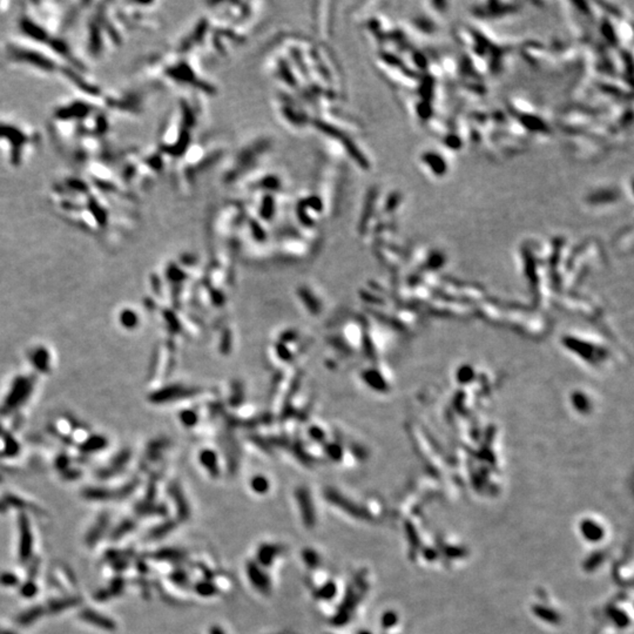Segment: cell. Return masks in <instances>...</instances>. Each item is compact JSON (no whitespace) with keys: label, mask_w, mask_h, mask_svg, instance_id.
Here are the masks:
<instances>
[{"label":"cell","mask_w":634,"mask_h":634,"mask_svg":"<svg viewBox=\"0 0 634 634\" xmlns=\"http://www.w3.org/2000/svg\"><path fill=\"white\" fill-rule=\"evenodd\" d=\"M362 582L354 581L347 588L343 600H342L341 605L338 606L336 614L331 619V624L333 626H343L350 620L351 612H354V609H355L356 605L359 602L360 592H363Z\"/></svg>","instance_id":"6"},{"label":"cell","mask_w":634,"mask_h":634,"mask_svg":"<svg viewBox=\"0 0 634 634\" xmlns=\"http://www.w3.org/2000/svg\"><path fill=\"white\" fill-rule=\"evenodd\" d=\"M43 612H44L43 608H40V607H35V608L29 609V611H27L26 613H23V614L20 615L19 623L22 625L31 624L34 620H37V619L40 617L41 614H43Z\"/></svg>","instance_id":"19"},{"label":"cell","mask_w":634,"mask_h":634,"mask_svg":"<svg viewBox=\"0 0 634 634\" xmlns=\"http://www.w3.org/2000/svg\"><path fill=\"white\" fill-rule=\"evenodd\" d=\"M154 557L156 559H160V560L180 563V561H183L187 558V554L178 549H162L159 552H156Z\"/></svg>","instance_id":"14"},{"label":"cell","mask_w":634,"mask_h":634,"mask_svg":"<svg viewBox=\"0 0 634 634\" xmlns=\"http://www.w3.org/2000/svg\"><path fill=\"white\" fill-rule=\"evenodd\" d=\"M283 552V548L276 544H262L256 551V559L258 565L270 567L274 560Z\"/></svg>","instance_id":"10"},{"label":"cell","mask_w":634,"mask_h":634,"mask_svg":"<svg viewBox=\"0 0 634 634\" xmlns=\"http://www.w3.org/2000/svg\"><path fill=\"white\" fill-rule=\"evenodd\" d=\"M19 526H20L19 553H20V558H22V560H26V559H28L29 555H31L32 536H31V531H29L28 522H27V519L25 518V517H20Z\"/></svg>","instance_id":"11"},{"label":"cell","mask_w":634,"mask_h":634,"mask_svg":"<svg viewBox=\"0 0 634 634\" xmlns=\"http://www.w3.org/2000/svg\"><path fill=\"white\" fill-rule=\"evenodd\" d=\"M296 500L299 503L300 512H301V518L305 527L314 528L317 523L316 510H315L314 504H312L311 497L309 495L308 490L299 489L296 491Z\"/></svg>","instance_id":"7"},{"label":"cell","mask_w":634,"mask_h":634,"mask_svg":"<svg viewBox=\"0 0 634 634\" xmlns=\"http://www.w3.org/2000/svg\"><path fill=\"white\" fill-rule=\"evenodd\" d=\"M246 573H247L248 579L250 580L251 585L261 593L268 596L272 591V582L270 578L266 575V572L261 569L260 565L255 561H248L246 565Z\"/></svg>","instance_id":"8"},{"label":"cell","mask_w":634,"mask_h":634,"mask_svg":"<svg viewBox=\"0 0 634 634\" xmlns=\"http://www.w3.org/2000/svg\"><path fill=\"white\" fill-rule=\"evenodd\" d=\"M80 617L83 620L87 621V623L95 625V626L101 627V629L106 631H114V629H115V624L110 618L99 614V613L94 612L93 609H85L83 612H81Z\"/></svg>","instance_id":"12"},{"label":"cell","mask_w":634,"mask_h":634,"mask_svg":"<svg viewBox=\"0 0 634 634\" xmlns=\"http://www.w3.org/2000/svg\"><path fill=\"white\" fill-rule=\"evenodd\" d=\"M0 67L62 81L73 92L97 93L102 87L49 47L16 34L0 41Z\"/></svg>","instance_id":"3"},{"label":"cell","mask_w":634,"mask_h":634,"mask_svg":"<svg viewBox=\"0 0 634 634\" xmlns=\"http://www.w3.org/2000/svg\"><path fill=\"white\" fill-rule=\"evenodd\" d=\"M104 527H105V522L102 521V522H100V524H98L97 527H95L94 530H93L91 532V536L88 537L89 540H95L98 537H100V534L102 532V530H104Z\"/></svg>","instance_id":"25"},{"label":"cell","mask_w":634,"mask_h":634,"mask_svg":"<svg viewBox=\"0 0 634 634\" xmlns=\"http://www.w3.org/2000/svg\"><path fill=\"white\" fill-rule=\"evenodd\" d=\"M326 499L329 501L330 504L332 505L337 506L338 509H341L344 512H347L348 515L354 516L355 518H365V512L363 511L360 507H358L356 504H354L353 501L345 498L343 495L339 494L338 491L333 489H329L326 491Z\"/></svg>","instance_id":"9"},{"label":"cell","mask_w":634,"mask_h":634,"mask_svg":"<svg viewBox=\"0 0 634 634\" xmlns=\"http://www.w3.org/2000/svg\"><path fill=\"white\" fill-rule=\"evenodd\" d=\"M8 6H10V2H7V1H0V16H1L2 13H5L6 11H7V7H8Z\"/></svg>","instance_id":"29"},{"label":"cell","mask_w":634,"mask_h":634,"mask_svg":"<svg viewBox=\"0 0 634 634\" xmlns=\"http://www.w3.org/2000/svg\"><path fill=\"white\" fill-rule=\"evenodd\" d=\"M112 587H113V590H112L113 593H120V592H121V590H122V587H124V580H122V579L114 580Z\"/></svg>","instance_id":"27"},{"label":"cell","mask_w":634,"mask_h":634,"mask_svg":"<svg viewBox=\"0 0 634 634\" xmlns=\"http://www.w3.org/2000/svg\"><path fill=\"white\" fill-rule=\"evenodd\" d=\"M194 590L201 597H213L219 593L218 587L213 582L207 580L196 582L194 586Z\"/></svg>","instance_id":"16"},{"label":"cell","mask_w":634,"mask_h":634,"mask_svg":"<svg viewBox=\"0 0 634 634\" xmlns=\"http://www.w3.org/2000/svg\"><path fill=\"white\" fill-rule=\"evenodd\" d=\"M80 19L83 20L81 55L83 59L86 56L91 60L104 59L124 44L128 29L115 1H85Z\"/></svg>","instance_id":"4"},{"label":"cell","mask_w":634,"mask_h":634,"mask_svg":"<svg viewBox=\"0 0 634 634\" xmlns=\"http://www.w3.org/2000/svg\"><path fill=\"white\" fill-rule=\"evenodd\" d=\"M51 208L62 220L95 235L118 233L129 216L132 191L112 170L78 169L52 182Z\"/></svg>","instance_id":"2"},{"label":"cell","mask_w":634,"mask_h":634,"mask_svg":"<svg viewBox=\"0 0 634 634\" xmlns=\"http://www.w3.org/2000/svg\"><path fill=\"white\" fill-rule=\"evenodd\" d=\"M337 593V586L333 581H328L315 591L314 597L317 600H331Z\"/></svg>","instance_id":"15"},{"label":"cell","mask_w":634,"mask_h":634,"mask_svg":"<svg viewBox=\"0 0 634 634\" xmlns=\"http://www.w3.org/2000/svg\"><path fill=\"white\" fill-rule=\"evenodd\" d=\"M209 634H226V633H224V631L222 630L220 626H216L215 625V626H212L209 629Z\"/></svg>","instance_id":"28"},{"label":"cell","mask_w":634,"mask_h":634,"mask_svg":"<svg viewBox=\"0 0 634 634\" xmlns=\"http://www.w3.org/2000/svg\"><path fill=\"white\" fill-rule=\"evenodd\" d=\"M0 634H13V633H11V632H1Z\"/></svg>","instance_id":"31"},{"label":"cell","mask_w":634,"mask_h":634,"mask_svg":"<svg viewBox=\"0 0 634 634\" xmlns=\"http://www.w3.org/2000/svg\"><path fill=\"white\" fill-rule=\"evenodd\" d=\"M176 527V523L174 521H167L162 524L159 525L153 528V530L149 532V537L153 538V539H159V538L165 537L166 534L169 532H172L174 528Z\"/></svg>","instance_id":"17"},{"label":"cell","mask_w":634,"mask_h":634,"mask_svg":"<svg viewBox=\"0 0 634 634\" xmlns=\"http://www.w3.org/2000/svg\"><path fill=\"white\" fill-rule=\"evenodd\" d=\"M170 495H172L173 500L175 501L179 518L181 521H187L189 517H191V509H189L187 500L185 499V496L182 495L181 490L174 486V488L170 489Z\"/></svg>","instance_id":"13"},{"label":"cell","mask_w":634,"mask_h":634,"mask_svg":"<svg viewBox=\"0 0 634 634\" xmlns=\"http://www.w3.org/2000/svg\"><path fill=\"white\" fill-rule=\"evenodd\" d=\"M35 591H37V588H35L34 584H32V582H27V584L24 585L23 588H22V593L25 597L34 596Z\"/></svg>","instance_id":"24"},{"label":"cell","mask_w":634,"mask_h":634,"mask_svg":"<svg viewBox=\"0 0 634 634\" xmlns=\"http://www.w3.org/2000/svg\"><path fill=\"white\" fill-rule=\"evenodd\" d=\"M78 602L77 599H68V600H62V602H58L54 603L53 605H51V609H53V612H59L61 609H64L66 607H70V606L76 605Z\"/></svg>","instance_id":"22"},{"label":"cell","mask_w":634,"mask_h":634,"mask_svg":"<svg viewBox=\"0 0 634 634\" xmlns=\"http://www.w3.org/2000/svg\"><path fill=\"white\" fill-rule=\"evenodd\" d=\"M170 580L173 584L180 586V587H187L189 585V577L187 572L183 570H175L170 575Z\"/></svg>","instance_id":"20"},{"label":"cell","mask_w":634,"mask_h":634,"mask_svg":"<svg viewBox=\"0 0 634 634\" xmlns=\"http://www.w3.org/2000/svg\"><path fill=\"white\" fill-rule=\"evenodd\" d=\"M251 488L257 494H266L269 490V482L264 477H254L251 480Z\"/></svg>","instance_id":"21"},{"label":"cell","mask_w":634,"mask_h":634,"mask_svg":"<svg viewBox=\"0 0 634 634\" xmlns=\"http://www.w3.org/2000/svg\"><path fill=\"white\" fill-rule=\"evenodd\" d=\"M358 634H371V633H369L368 631H362V632H359Z\"/></svg>","instance_id":"30"},{"label":"cell","mask_w":634,"mask_h":634,"mask_svg":"<svg viewBox=\"0 0 634 634\" xmlns=\"http://www.w3.org/2000/svg\"><path fill=\"white\" fill-rule=\"evenodd\" d=\"M137 110L131 92H73L53 107L49 133L60 153L79 167L110 151L114 120Z\"/></svg>","instance_id":"1"},{"label":"cell","mask_w":634,"mask_h":634,"mask_svg":"<svg viewBox=\"0 0 634 634\" xmlns=\"http://www.w3.org/2000/svg\"><path fill=\"white\" fill-rule=\"evenodd\" d=\"M43 146V134L22 119L0 118V153L14 169L25 167Z\"/></svg>","instance_id":"5"},{"label":"cell","mask_w":634,"mask_h":634,"mask_svg":"<svg viewBox=\"0 0 634 634\" xmlns=\"http://www.w3.org/2000/svg\"><path fill=\"white\" fill-rule=\"evenodd\" d=\"M133 526H134V525H133V523H132V522H125L124 524H122L121 526L119 527V530L115 532V537H120L122 533L128 532L129 530H132V528H133Z\"/></svg>","instance_id":"26"},{"label":"cell","mask_w":634,"mask_h":634,"mask_svg":"<svg viewBox=\"0 0 634 634\" xmlns=\"http://www.w3.org/2000/svg\"><path fill=\"white\" fill-rule=\"evenodd\" d=\"M18 579L16 576L11 575V573H2L0 576V584L5 585V586H13L17 585Z\"/></svg>","instance_id":"23"},{"label":"cell","mask_w":634,"mask_h":634,"mask_svg":"<svg viewBox=\"0 0 634 634\" xmlns=\"http://www.w3.org/2000/svg\"><path fill=\"white\" fill-rule=\"evenodd\" d=\"M302 559L309 569H317L321 564L320 555L315 550L304 549L302 551Z\"/></svg>","instance_id":"18"}]
</instances>
